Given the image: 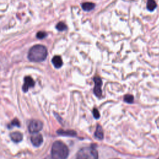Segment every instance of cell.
<instances>
[{"mask_svg":"<svg viewBox=\"0 0 159 159\" xmlns=\"http://www.w3.org/2000/svg\"><path fill=\"white\" fill-rule=\"evenodd\" d=\"M47 53V49L44 45L37 44L30 48L27 57L31 61L41 62L46 59Z\"/></svg>","mask_w":159,"mask_h":159,"instance_id":"cell-1","label":"cell"},{"mask_svg":"<svg viewBox=\"0 0 159 159\" xmlns=\"http://www.w3.org/2000/svg\"><path fill=\"white\" fill-rule=\"evenodd\" d=\"M69 154L67 146L61 141H55L52 147L51 156L52 159H66Z\"/></svg>","mask_w":159,"mask_h":159,"instance_id":"cell-2","label":"cell"},{"mask_svg":"<svg viewBox=\"0 0 159 159\" xmlns=\"http://www.w3.org/2000/svg\"><path fill=\"white\" fill-rule=\"evenodd\" d=\"M76 159H98V152L93 145L83 147L77 152Z\"/></svg>","mask_w":159,"mask_h":159,"instance_id":"cell-3","label":"cell"},{"mask_svg":"<svg viewBox=\"0 0 159 159\" xmlns=\"http://www.w3.org/2000/svg\"><path fill=\"white\" fill-rule=\"evenodd\" d=\"M43 127L42 122L37 119H32L30 121L29 124L28 125L29 131L32 134L38 133L39 131L42 130Z\"/></svg>","mask_w":159,"mask_h":159,"instance_id":"cell-4","label":"cell"},{"mask_svg":"<svg viewBox=\"0 0 159 159\" xmlns=\"http://www.w3.org/2000/svg\"><path fill=\"white\" fill-rule=\"evenodd\" d=\"M94 82V94L100 98L102 95V90H101V86L102 84V82L101 79L98 76H95L93 78Z\"/></svg>","mask_w":159,"mask_h":159,"instance_id":"cell-5","label":"cell"},{"mask_svg":"<svg viewBox=\"0 0 159 159\" xmlns=\"http://www.w3.org/2000/svg\"><path fill=\"white\" fill-rule=\"evenodd\" d=\"M35 85V81L31 76H25L24 79V84L22 85V90L24 92H27L29 88H33Z\"/></svg>","mask_w":159,"mask_h":159,"instance_id":"cell-6","label":"cell"},{"mask_svg":"<svg viewBox=\"0 0 159 159\" xmlns=\"http://www.w3.org/2000/svg\"><path fill=\"white\" fill-rule=\"evenodd\" d=\"M30 141L35 147H39L43 142V137L39 133L33 134L30 137Z\"/></svg>","mask_w":159,"mask_h":159,"instance_id":"cell-7","label":"cell"},{"mask_svg":"<svg viewBox=\"0 0 159 159\" xmlns=\"http://www.w3.org/2000/svg\"><path fill=\"white\" fill-rule=\"evenodd\" d=\"M10 137L13 142H14L16 143H18V142H20V141H22V140L23 139V135H22V133L16 131V132H12L10 134Z\"/></svg>","mask_w":159,"mask_h":159,"instance_id":"cell-8","label":"cell"},{"mask_svg":"<svg viewBox=\"0 0 159 159\" xmlns=\"http://www.w3.org/2000/svg\"><path fill=\"white\" fill-rule=\"evenodd\" d=\"M52 62L56 68H60L63 65V61L60 56L55 55L53 57Z\"/></svg>","mask_w":159,"mask_h":159,"instance_id":"cell-9","label":"cell"},{"mask_svg":"<svg viewBox=\"0 0 159 159\" xmlns=\"http://www.w3.org/2000/svg\"><path fill=\"white\" fill-rule=\"evenodd\" d=\"M95 7V4L91 2H85L81 4V7L84 11H91Z\"/></svg>","mask_w":159,"mask_h":159,"instance_id":"cell-10","label":"cell"},{"mask_svg":"<svg viewBox=\"0 0 159 159\" xmlns=\"http://www.w3.org/2000/svg\"><path fill=\"white\" fill-rule=\"evenodd\" d=\"M94 136L99 140H102L103 139L104 134H103L102 129L99 125H98L96 127V129L94 132Z\"/></svg>","mask_w":159,"mask_h":159,"instance_id":"cell-11","label":"cell"},{"mask_svg":"<svg viewBox=\"0 0 159 159\" xmlns=\"http://www.w3.org/2000/svg\"><path fill=\"white\" fill-rule=\"evenodd\" d=\"M157 7V3L155 0H147V9L149 11H153Z\"/></svg>","mask_w":159,"mask_h":159,"instance_id":"cell-12","label":"cell"},{"mask_svg":"<svg viewBox=\"0 0 159 159\" xmlns=\"http://www.w3.org/2000/svg\"><path fill=\"white\" fill-rule=\"evenodd\" d=\"M57 133L59 135H68V136H75L76 135V132L73 130H58Z\"/></svg>","mask_w":159,"mask_h":159,"instance_id":"cell-13","label":"cell"},{"mask_svg":"<svg viewBox=\"0 0 159 159\" xmlns=\"http://www.w3.org/2000/svg\"><path fill=\"white\" fill-rule=\"evenodd\" d=\"M56 29L58 31H64L67 29V26L64 22H60L56 25Z\"/></svg>","mask_w":159,"mask_h":159,"instance_id":"cell-14","label":"cell"},{"mask_svg":"<svg viewBox=\"0 0 159 159\" xmlns=\"http://www.w3.org/2000/svg\"><path fill=\"white\" fill-rule=\"evenodd\" d=\"M124 100L127 103H132L134 101V96L131 94H126L124 97Z\"/></svg>","mask_w":159,"mask_h":159,"instance_id":"cell-15","label":"cell"},{"mask_svg":"<svg viewBox=\"0 0 159 159\" xmlns=\"http://www.w3.org/2000/svg\"><path fill=\"white\" fill-rule=\"evenodd\" d=\"M14 126H16V127H19L20 126V122L19 121V120L17 119H14V120L11 122V124L9 125V127L11 128Z\"/></svg>","mask_w":159,"mask_h":159,"instance_id":"cell-16","label":"cell"},{"mask_svg":"<svg viewBox=\"0 0 159 159\" xmlns=\"http://www.w3.org/2000/svg\"><path fill=\"white\" fill-rule=\"evenodd\" d=\"M47 35V34L45 32L43 31H39L37 33L36 37L39 39H43L44 38L46 37V36Z\"/></svg>","mask_w":159,"mask_h":159,"instance_id":"cell-17","label":"cell"},{"mask_svg":"<svg viewBox=\"0 0 159 159\" xmlns=\"http://www.w3.org/2000/svg\"><path fill=\"white\" fill-rule=\"evenodd\" d=\"M93 116L94 117L96 118V119H98L99 117V112L98 111V110L97 109H94L93 111Z\"/></svg>","mask_w":159,"mask_h":159,"instance_id":"cell-18","label":"cell"},{"mask_svg":"<svg viewBox=\"0 0 159 159\" xmlns=\"http://www.w3.org/2000/svg\"><path fill=\"white\" fill-rule=\"evenodd\" d=\"M158 159H159V158H158Z\"/></svg>","mask_w":159,"mask_h":159,"instance_id":"cell-19","label":"cell"}]
</instances>
